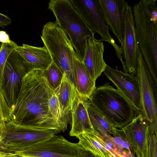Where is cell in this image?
<instances>
[{
  "mask_svg": "<svg viewBox=\"0 0 157 157\" xmlns=\"http://www.w3.org/2000/svg\"><path fill=\"white\" fill-rule=\"evenodd\" d=\"M43 71L49 85L54 91L60 85L63 74L53 62L46 70Z\"/></svg>",
  "mask_w": 157,
  "mask_h": 157,
  "instance_id": "23",
  "label": "cell"
},
{
  "mask_svg": "<svg viewBox=\"0 0 157 157\" xmlns=\"http://www.w3.org/2000/svg\"><path fill=\"white\" fill-rule=\"evenodd\" d=\"M33 70L14 49L11 52L5 65L3 73L2 89L11 109L15 103L24 77Z\"/></svg>",
  "mask_w": 157,
  "mask_h": 157,
  "instance_id": "9",
  "label": "cell"
},
{
  "mask_svg": "<svg viewBox=\"0 0 157 157\" xmlns=\"http://www.w3.org/2000/svg\"><path fill=\"white\" fill-rule=\"evenodd\" d=\"M49 109L51 113L61 132H63L60 121V110L58 98L55 93H53L50 99L49 103Z\"/></svg>",
  "mask_w": 157,
  "mask_h": 157,
  "instance_id": "27",
  "label": "cell"
},
{
  "mask_svg": "<svg viewBox=\"0 0 157 157\" xmlns=\"http://www.w3.org/2000/svg\"><path fill=\"white\" fill-rule=\"evenodd\" d=\"M106 24L122 45L124 31V16L128 4L124 0H98Z\"/></svg>",
  "mask_w": 157,
  "mask_h": 157,
  "instance_id": "13",
  "label": "cell"
},
{
  "mask_svg": "<svg viewBox=\"0 0 157 157\" xmlns=\"http://www.w3.org/2000/svg\"><path fill=\"white\" fill-rule=\"evenodd\" d=\"M136 76L139 81L142 116L152 132L157 134V84L154 81L139 48L137 51Z\"/></svg>",
  "mask_w": 157,
  "mask_h": 157,
  "instance_id": "7",
  "label": "cell"
},
{
  "mask_svg": "<svg viewBox=\"0 0 157 157\" xmlns=\"http://www.w3.org/2000/svg\"><path fill=\"white\" fill-rule=\"evenodd\" d=\"M84 150L78 143L71 142L55 134L16 154L33 157H81Z\"/></svg>",
  "mask_w": 157,
  "mask_h": 157,
  "instance_id": "10",
  "label": "cell"
},
{
  "mask_svg": "<svg viewBox=\"0 0 157 157\" xmlns=\"http://www.w3.org/2000/svg\"><path fill=\"white\" fill-rule=\"evenodd\" d=\"M73 59L76 90L81 96L89 99L96 88L95 81L91 78L77 54L74 56Z\"/></svg>",
  "mask_w": 157,
  "mask_h": 157,
  "instance_id": "19",
  "label": "cell"
},
{
  "mask_svg": "<svg viewBox=\"0 0 157 157\" xmlns=\"http://www.w3.org/2000/svg\"><path fill=\"white\" fill-rule=\"evenodd\" d=\"M107 78L131 103L138 113L142 110L140 89L136 76L107 65L103 72Z\"/></svg>",
  "mask_w": 157,
  "mask_h": 157,
  "instance_id": "11",
  "label": "cell"
},
{
  "mask_svg": "<svg viewBox=\"0 0 157 157\" xmlns=\"http://www.w3.org/2000/svg\"><path fill=\"white\" fill-rule=\"evenodd\" d=\"M33 69L44 71L53 62L50 55L45 46L37 47L23 44L14 49Z\"/></svg>",
  "mask_w": 157,
  "mask_h": 157,
  "instance_id": "18",
  "label": "cell"
},
{
  "mask_svg": "<svg viewBox=\"0 0 157 157\" xmlns=\"http://www.w3.org/2000/svg\"><path fill=\"white\" fill-rule=\"evenodd\" d=\"M79 15L94 32L98 33L101 40L109 42L113 47L123 67H125L123 60L122 48L116 43L110 34L98 0H69Z\"/></svg>",
  "mask_w": 157,
  "mask_h": 157,
  "instance_id": "8",
  "label": "cell"
},
{
  "mask_svg": "<svg viewBox=\"0 0 157 157\" xmlns=\"http://www.w3.org/2000/svg\"><path fill=\"white\" fill-rule=\"evenodd\" d=\"M71 119V136L76 137L82 133H91L95 130L90 120L84 98L76 90L72 104Z\"/></svg>",
  "mask_w": 157,
  "mask_h": 157,
  "instance_id": "15",
  "label": "cell"
},
{
  "mask_svg": "<svg viewBox=\"0 0 157 157\" xmlns=\"http://www.w3.org/2000/svg\"><path fill=\"white\" fill-rule=\"evenodd\" d=\"M2 152V157H33L10 152Z\"/></svg>",
  "mask_w": 157,
  "mask_h": 157,
  "instance_id": "30",
  "label": "cell"
},
{
  "mask_svg": "<svg viewBox=\"0 0 157 157\" xmlns=\"http://www.w3.org/2000/svg\"><path fill=\"white\" fill-rule=\"evenodd\" d=\"M75 90L63 74L60 85L54 91L59 103L60 121L63 131L71 121L72 104Z\"/></svg>",
  "mask_w": 157,
  "mask_h": 157,
  "instance_id": "17",
  "label": "cell"
},
{
  "mask_svg": "<svg viewBox=\"0 0 157 157\" xmlns=\"http://www.w3.org/2000/svg\"><path fill=\"white\" fill-rule=\"evenodd\" d=\"M104 46L101 40L90 36L86 38L84 55L82 62L91 78L96 82L105 71L107 64L103 58Z\"/></svg>",
  "mask_w": 157,
  "mask_h": 157,
  "instance_id": "14",
  "label": "cell"
},
{
  "mask_svg": "<svg viewBox=\"0 0 157 157\" xmlns=\"http://www.w3.org/2000/svg\"><path fill=\"white\" fill-rule=\"evenodd\" d=\"M56 133L54 130L37 128L9 121L0 125V151L18 153Z\"/></svg>",
  "mask_w": 157,
  "mask_h": 157,
  "instance_id": "6",
  "label": "cell"
},
{
  "mask_svg": "<svg viewBox=\"0 0 157 157\" xmlns=\"http://www.w3.org/2000/svg\"><path fill=\"white\" fill-rule=\"evenodd\" d=\"M115 133L112 137L119 148L122 157H135L132 146L121 129L114 128Z\"/></svg>",
  "mask_w": 157,
  "mask_h": 157,
  "instance_id": "22",
  "label": "cell"
},
{
  "mask_svg": "<svg viewBox=\"0 0 157 157\" xmlns=\"http://www.w3.org/2000/svg\"><path fill=\"white\" fill-rule=\"evenodd\" d=\"M40 37L53 62L76 89L73 57L76 53L67 33L56 21H49L44 26Z\"/></svg>",
  "mask_w": 157,
  "mask_h": 157,
  "instance_id": "4",
  "label": "cell"
},
{
  "mask_svg": "<svg viewBox=\"0 0 157 157\" xmlns=\"http://www.w3.org/2000/svg\"><path fill=\"white\" fill-rule=\"evenodd\" d=\"M11 23V20L9 17L0 13V27L4 28Z\"/></svg>",
  "mask_w": 157,
  "mask_h": 157,
  "instance_id": "28",
  "label": "cell"
},
{
  "mask_svg": "<svg viewBox=\"0 0 157 157\" xmlns=\"http://www.w3.org/2000/svg\"><path fill=\"white\" fill-rule=\"evenodd\" d=\"M18 45L14 41L2 43L0 48V86L2 88L3 73L8 58L13 50Z\"/></svg>",
  "mask_w": 157,
  "mask_h": 157,
  "instance_id": "25",
  "label": "cell"
},
{
  "mask_svg": "<svg viewBox=\"0 0 157 157\" xmlns=\"http://www.w3.org/2000/svg\"><path fill=\"white\" fill-rule=\"evenodd\" d=\"M94 132L82 133L76 137L79 140V144L85 150L98 157H114L99 142Z\"/></svg>",
  "mask_w": 157,
  "mask_h": 157,
  "instance_id": "20",
  "label": "cell"
},
{
  "mask_svg": "<svg viewBox=\"0 0 157 157\" xmlns=\"http://www.w3.org/2000/svg\"><path fill=\"white\" fill-rule=\"evenodd\" d=\"M11 109L8 105L0 86V125L9 121Z\"/></svg>",
  "mask_w": 157,
  "mask_h": 157,
  "instance_id": "26",
  "label": "cell"
},
{
  "mask_svg": "<svg viewBox=\"0 0 157 157\" xmlns=\"http://www.w3.org/2000/svg\"><path fill=\"white\" fill-rule=\"evenodd\" d=\"M48 9L55 16L56 22L70 37L78 58L82 61L86 38L88 36L94 37L95 32L79 15L69 0H51Z\"/></svg>",
  "mask_w": 157,
  "mask_h": 157,
  "instance_id": "5",
  "label": "cell"
},
{
  "mask_svg": "<svg viewBox=\"0 0 157 157\" xmlns=\"http://www.w3.org/2000/svg\"><path fill=\"white\" fill-rule=\"evenodd\" d=\"M149 126L148 121L140 113L121 129L137 157H143L146 132Z\"/></svg>",
  "mask_w": 157,
  "mask_h": 157,
  "instance_id": "16",
  "label": "cell"
},
{
  "mask_svg": "<svg viewBox=\"0 0 157 157\" xmlns=\"http://www.w3.org/2000/svg\"><path fill=\"white\" fill-rule=\"evenodd\" d=\"M1 45L0 44V46Z\"/></svg>",
  "mask_w": 157,
  "mask_h": 157,
  "instance_id": "34",
  "label": "cell"
},
{
  "mask_svg": "<svg viewBox=\"0 0 157 157\" xmlns=\"http://www.w3.org/2000/svg\"><path fill=\"white\" fill-rule=\"evenodd\" d=\"M2 152L1 151H0V157H2Z\"/></svg>",
  "mask_w": 157,
  "mask_h": 157,
  "instance_id": "32",
  "label": "cell"
},
{
  "mask_svg": "<svg viewBox=\"0 0 157 157\" xmlns=\"http://www.w3.org/2000/svg\"><path fill=\"white\" fill-rule=\"evenodd\" d=\"M54 91L43 71L33 69L23 78L20 91L11 108L10 121L40 129L62 132L50 112L49 103Z\"/></svg>",
  "mask_w": 157,
  "mask_h": 157,
  "instance_id": "1",
  "label": "cell"
},
{
  "mask_svg": "<svg viewBox=\"0 0 157 157\" xmlns=\"http://www.w3.org/2000/svg\"><path fill=\"white\" fill-rule=\"evenodd\" d=\"M124 31L122 48L123 57L128 73L136 75V71L137 51L138 48L132 7L128 4L124 16Z\"/></svg>",
  "mask_w": 157,
  "mask_h": 157,
  "instance_id": "12",
  "label": "cell"
},
{
  "mask_svg": "<svg viewBox=\"0 0 157 157\" xmlns=\"http://www.w3.org/2000/svg\"><path fill=\"white\" fill-rule=\"evenodd\" d=\"M143 157H157V134L148 127L146 134Z\"/></svg>",
  "mask_w": 157,
  "mask_h": 157,
  "instance_id": "24",
  "label": "cell"
},
{
  "mask_svg": "<svg viewBox=\"0 0 157 157\" xmlns=\"http://www.w3.org/2000/svg\"><path fill=\"white\" fill-rule=\"evenodd\" d=\"M81 157H98L90 151L85 150L82 153Z\"/></svg>",
  "mask_w": 157,
  "mask_h": 157,
  "instance_id": "31",
  "label": "cell"
},
{
  "mask_svg": "<svg viewBox=\"0 0 157 157\" xmlns=\"http://www.w3.org/2000/svg\"><path fill=\"white\" fill-rule=\"evenodd\" d=\"M84 98L90 120L94 129L113 136L115 133V128L90 103L88 99Z\"/></svg>",
  "mask_w": 157,
  "mask_h": 157,
  "instance_id": "21",
  "label": "cell"
},
{
  "mask_svg": "<svg viewBox=\"0 0 157 157\" xmlns=\"http://www.w3.org/2000/svg\"><path fill=\"white\" fill-rule=\"evenodd\" d=\"M138 47L157 84V3L141 0L132 7Z\"/></svg>",
  "mask_w": 157,
  "mask_h": 157,
  "instance_id": "2",
  "label": "cell"
},
{
  "mask_svg": "<svg viewBox=\"0 0 157 157\" xmlns=\"http://www.w3.org/2000/svg\"><path fill=\"white\" fill-rule=\"evenodd\" d=\"M1 45L0 46V48H1Z\"/></svg>",
  "mask_w": 157,
  "mask_h": 157,
  "instance_id": "33",
  "label": "cell"
},
{
  "mask_svg": "<svg viewBox=\"0 0 157 157\" xmlns=\"http://www.w3.org/2000/svg\"><path fill=\"white\" fill-rule=\"evenodd\" d=\"M88 100L111 125L119 129L139 114L121 93L109 82L96 87Z\"/></svg>",
  "mask_w": 157,
  "mask_h": 157,
  "instance_id": "3",
  "label": "cell"
},
{
  "mask_svg": "<svg viewBox=\"0 0 157 157\" xmlns=\"http://www.w3.org/2000/svg\"><path fill=\"white\" fill-rule=\"evenodd\" d=\"M11 40L9 35L3 31H0V42L2 43H6L10 42Z\"/></svg>",
  "mask_w": 157,
  "mask_h": 157,
  "instance_id": "29",
  "label": "cell"
}]
</instances>
